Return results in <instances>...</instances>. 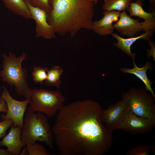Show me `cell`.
<instances>
[{
    "instance_id": "ba28073f",
    "label": "cell",
    "mask_w": 155,
    "mask_h": 155,
    "mask_svg": "<svg viewBox=\"0 0 155 155\" xmlns=\"http://www.w3.org/2000/svg\"><path fill=\"white\" fill-rule=\"evenodd\" d=\"M1 97L5 101L7 110L5 115H1L3 120L10 119L13 122L15 127L18 126L22 129L23 126L24 113L30 100L26 99L23 101H18L13 98L10 95L5 86H3Z\"/></svg>"
},
{
    "instance_id": "5bb4252c",
    "label": "cell",
    "mask_w": 155,
    "mask_h": 155,
    "mask_svg": "<svg viewBox=\"0 0 155 155\" xmlns=\"http://www.w3.org/2000/svg\"><path fill=\"white\" fill-rule=\"evenodd\" d=\"M22 129L18 126L15 127L13 125L8 134L0 142V146H5L6 150L11 155H20L23 146L20 139Z\"/></svg>"
},
{
    "instance_id": "e0dca14e",
    "label": "cell",
    "mask_w": 155,
    "mask_h": 155,
    "mask_svg": "<svg viewBox=\"0 0 155 155\" xmlns=\"http://www.w3.org/2000/svg\"><path fill=\"white\" fill-rule=\"evenodd\" d=\"M5 7L14 14L27 19H32L24 0H2Z\"/></svg>"
},
{
    "instance_id": "2e32d148",
    "label": "cell",
    "mask_w": 155,
    "mask_h": 155,
    "mask_svg": "<svg viewBox=\"0 0 155 155\" xmlns=\"http://www.w3.org/2000/svg\"><path fill=\"white\" fill-rule=\"evenodd\" d=\"M133 67L131 69L121 68L120 71L124 73H129L134 74L144 84L145 90L149 91L152 96L155 98V94L152 88V83L148 78L146 72L148 69L152 70L153 68L152 63L150 61L146 63L144 66L142 67H138L135 62H133Z\"/></svg>"
},
{
    "instance_id": "7c38bea8",
    "label": "cell",
    "mask_w": 155,
    "mask_h": 155,
    "mask_svg": "<svg viewBox=\"0 0 155 155\" xmlns=\"http://www.w3.org/2000/svg\"><path fill=\"white\" fill-rule=\"evenodd\" d=\"M120 13V12L116 11H105L102 18L93 21L91 30L100 36L111 35L115 29L113 23L118 20Z\"/></svg>"
},
{
    "instance_id": "9a60e30c",
    "label": "cell",
    "mask_w": 155,
    "mask_h": 155,
    "mask_svg": "<svg viewBox=\"0 0 155 155\" xmlns=\"http://www.w3.org/2000/svg\"><path fill=\"white\" fill-rule=\"evenodd\" d=\"M153 34L148 32H145L138 36L124 38L120 36L118 34L113 33L111 35L117 41V43L114 44V46L123 51L127 54L130 56L133 62L135 61V57L136 54L132 53L131 51V46L137 40L144 39L145 40H149Z\"/></svg>"
},
{
    "instance_id": "3957f363",
    "label": "cell",
    "mask_w": 155,
    "mask_h": 155,
    "mask_svg": "<svg viewBox=\"0 0 155 155\" xmlns=\"http://www.w3.org/2000/svg\"><path fill=\"white\" fill-rule=\"evenodd\" d=\"M20 139L23 147L38 141L53 149L52 129L47 117L42 113H35L29 107L23 119Z\"/></svg>"
},
{
    "instance_id": "8fae6325",
    "label": "cell",
    "mask_w": 155,
    "mask_h": 155,
    "mask_svg": "<svg viewBox=\"0 0 155 155\" xmlns=\"http://www.w3.org/2000/svg\"><path fill=\"white\" fill-rule=\"evenodd\" d=\"M139 21L138 20L131 18L124 11L121 13L119 19L114 26L121 35L133 37L144 31L143 26Z\"/></svg>"
},
{
    "instance_id": "484cf974",
    "label": "cell",
    "mask_w": 155,
    "mask_h": 155,
    "mask_svg": "<svg viewBox=\"0 0 155 155\" xmlns=\"http://www.w3.org/2000/svg\"><path fill=\"white\" fill-rule=\"evenodd\" d=\"M7 110V104L5 100L1 96L0 97V117L1 113H6Z\"/></svg>"
},
{
    "instance_id": "83f0119b",
    "label": "cell",
    "mask_w": 155,
    "mask_h": 155,
    "mask_svg": "<svg viewBox=\"0 0 155 155\" xmlns=\"http://www.w3.org/2000/svg\"><path fill=\"white\" fill-rule=\"evenodd\" d=\"M28 155L26 147H24L23 149L21 151L20 155Z\"/></svg>"
},
{
    "instance_id": "8992f818",
    "label": "cell",
    "mask_w": 155,
    "mask_h": 155,
    "mask_svg": "<svg viewBox=\"0 0 155 155\" xmlns=\"http://www.w3.org/2000/svg\"><path fill=\"white\" fill-rule=\"evenodd\" d=\"M146 91L142 87H133L121 96L135 115L155 123V98Z\"/></svg>"
},
{
    "instance_id": "ac0fdd59",
    "label": "cell",
    "mask_w": 155,
    "mask_h": 155,
    "mask_svg": "<svg viewBox=\"0 0 155 155\" xmlns=\"http://www.w3.org/2000/svg\"><path fill=\"white\" fill-rule=\"evenodd\" d=\"M63 70L59 66H53L47 71V78L44 81L45 84L49 86H55L59 88L61 83L60 76Z\"/></svg>"
},
{
    "instance_id": "277c9868",
    "label": "cell",
    "mask_w": 155,
    "mask_h": 155,
    "mask_svg": "<svg viewBox=\"0 0 155 155\" xmlns=\"http://www.w3.org/2000/svg\"><path fill=\"white\" fill-rule=\"evenodd\" d=\"M3 56L2 69L0 71L2 81L11 87H14L18 95H22L26 99H30L31 88L27 81V71L22 66V61L26 59V54L24 53L17 57L15 53L9 52L8 56L4 53Z\"/></svg>"
},
{
    "instance_id": "52a82bcc",
    "label": "cell",
    "mask_w": 155,
    "mask_h": 155,
    "mask_svg": "<svg viewBox=\"0 0 155 155\" xmlns=\"http://www.w3.org/2000/svg\"><path fill=\"white\" fill-rule=\"evenodd\" d=\"M130 110L126 101L123 99L105 109L101 110L100 113V120L105 128L113 131L120 129L127 113Z\"/></svg>"
},
{
    "instance_id": "4fadbf2b",
    "label": "cell",
    "mask_w": 155,
    "mask_h": 155,
    "mask_svg": "<svg viewBox=\"0 0 155 155\" xmlns=\"http://www.w3.org/2000/svg\"><path fill=\"white\" fill-rule=\"evenodd\" d=\"M143 3L142 0L131 2L126 10L130 17L135 16L142 18L144 21L141 22L144 31L153 34L155 30V18L154 13L147 12L144 9Z\"/></svg>"
},
{
    "instance_id": "7402d4cb",
    "label": "cell",
    "mask_w": 155,
    "mask_h": 155,
    "mask_svg": "<svg viewBox=\"0 0 155 155\" xmlns=\"http://www.w3.org/2000/svg\"><path fill=\"white\" fill-rule=\"evenodd\" d=\"M150 146L146 144L140 145L128 150L127 155H149L151 152Z\"/></svg>"
},
{
    "instance_id": "603a6c76",
    "label": "cell",
    "mask_w": 155,
    "mask_h": 155,
    "mask_svg": "<svg viewBox=\"0 0 155 155\" xmlns=\"http://www.w3.org/2000/svg\"><path fill=\"white\" fill-rule=\"evenodd\" d=\"M32 7H38L45 11L47 14L51 11V8L49 3V0H26Z\"/></svg>"
},
{
    "instance_id": "d6986e66",
    "label": "cell",
    "mask_w": 155,
    "mask_h": 155,
    "mask_svg": "<svg viewBox=\"0 0 155 155\" xmlns=\"http://www.w3.org/2000/svg\"><path fill=\"white\" fill-rule=\"evenodd\" d=\"M131 0H104L102 6L105 11H125L129 6Z\"/></svg>"
},
{
    "instance_id": "6da1fadb",
    "label": "cell",
    "mask_w": 155,
    "mask_h": 155,
    "mask_svg": "<svg viewBox=\"0 0 155 155\" xmlns=\"http://www.w3.org/2000/svg\"><path fill=\"white\" fill-rule=\"evenodd\" d=\"M98 103L90 99L64 106L52 128L60 155H104L111 148L113 131L102 122Z\"/></svg>"
},
{
    "instance_id": "4316f807",
    "label": "cell",
    "mask_w": 155,
    "mask_h": 155,
    "mask_svg": "<svg viewBox=\"0 0 155 155\" xmlns=\"http://www.w3.org/2000/svg\"><path fill=\"white\" fill-rule=\"evenodd\" d=\"M0 155H11V154L6 150L0 148Z\"/></svg>"
},
{
    "instance_id": "d4e9b609",
    "label": "cell",
    "mask_w": 155,
    "mask_h": 155,
    "mask_svg": "<svg viewBox=\"0 0 155 155\" xmlns=\"http://www.w3.org/2000/svg\"><path fill=\"white\" fill-rule=\"evenodd\" d=\"M148 44L150 46V49L148 50V57L152 56L154 60H155V46L154 42L150 40H149Z\"/></svg>"
},
{
    "instance_id": "f546056e",
    "label": "cell",
    "mask_w": 155,
    "mask_h": 155,
    "mask_svg": "<svg viewBox=\"0 0 155 155\" xmlns=\"http://www.w3.org/2000/svg\"><path fill=\"white\" fill-rule=\"evenodd\" d=\"M150 0V1H153L154 2V1H155V0Z\"/></svg>"
},
{
    "instance_id": "30bf717a",
    "label": "cell",
    "mask_w": 155,
    "mask_h": 155,
    "mask_svg": "<svg viewBox=\"0 0 155 155\" xmlns=\"http://www.w3.org/2000/svg\"><path fill=\"white\" fill-rule=\"evenodd\" d=\"M155 126L150 120L137 116L131 110L127 113L120 129L132 135L142 134L150 132Z\"/></svg>"
},
{
    "instance_id": "5b68a950",
    "label": "cell",
    "mask_w": 155,
    "mask_h": 155,
    "mask_svg": "<svg viewBox=\"0 0 155 155\" xmlns=\"http://www.w3.org/2000/svg\"><path fill=\"white\" fill-rule=\"evenodd\" d=\"M29 108L34 112L45 114L48 117L55 116L64 106L65 98L58 90L31 89Z\"/></svg>"
},
{
    "instance_id": "ffe728a7",
    "label": "cell",
    "mask_w": 155,
    "mask_h": 155,
    "mask_svg": "<svg viewBox=\"0 0 155 155\" xmlns=\"http://www.w3.org/2000/svg\"><path fill=\"white\" fill-rule=\"evenodd\" d=\"M48 69L46 67L37 66L33 69L32 73V79L36 83L43 84V82L47 78V71Z\"/></svg>"
},
{
    "instance_id": "7a4b0ae2",
    "label": "cell",
    "mask_w": 155,
    "mask_h": 155,
    "mask_svg": "<svg viewBox=\"0 0 155 155\" xmlns=\"http://www.w3.org/2000/svg\"><path fill=\"white\" fill-rule=\"evenodd\" d=\"M49 3L47 20L55 33L73 36L81 29L91 30L94 3L91 0H49Z\"/></svg>"
},
{
    "instance_id": "44dd1931",
    "label": "cell",
    "mask_w": 155,
    "mask_h": 155,
    "mask_svg": "<svg viewBox=\"0 0 155 155\" xmlns=\"http://www.w3.org/2000/svg\"><path fill=\"white\" fill-rule=\"evenodd\" d=\"M29 155H51L47 152L45 148L42 144L35 143L26 146Z\"/></svg>"
},
{
    "instance_id": "cb8c5ba5",
    "label": "cell",
    "mask_w": 155,
    "mask_h": 155,
    "mask_svg": "<svg viewBox=\"0 0 155 155\" xmlns=\"http://www.w3.org/2000/svg\"><path fill=\"white\" fill-rule=\"evenodd\" d=\"M13 124L10 119H6L0 122V139L5 136L8 129Z\"/></svg>"
},
{
    "instance_id": "f1b7e54d",
    "label": "cell",
    "mask_w": 155,
    "mask_h": 155,
    "mask_svg": "<svg viewBox=\"0 0 155 155\" xmlns=\"http://www.w3.org/2000/svg\"><path fill=\"white\" fill-rule=\"evenodd\" d=\"M92 2H93L94 3L96 4L98 2V0H91Z\"/></svg>"
},
{
    "instance_id": "9c48e42d",
    "label": "cell",
    "mask_w": 155,
    "mask_h": 155,
    "mask_svg": "<svg viewBox=\"0 0 155 155\" xmlns=\"http://www.w3.org/2000/svg\"><path fill=\"white\" fill-rule=\"evenodd\" d=\"M24 1L36 24V37H42L49 39L56 38L53 28L47 22L46 12L39 8L32 6L26 0Z\"/></svg>"
}]
</instances>
